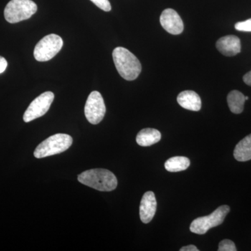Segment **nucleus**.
Returning a JSON list of instances; mask_svg holds the SVG:
<instances>
[{"mask_svg": "<svg viewBox=\"0 0 251 251\" xmlns=\"http://www.w3.org/2000/svg\"><path fill=\"white\" fill-rule=\"evenodd\" d=\"M114 63L117 72L126 80H134L141 73L142 66L140 61L123 47H117L112 52Z\"/></svg>", "mask_w": 251, "mask_h": 251, "instance_id": "1", "label": "nucleus"}, {"mask_svg": "<svg viewBox=\"0 0 251 251\" xmlns=\"http://www.w3.org/2000/svg\"><path fill=\"white\" fill-rule=\"evenodd\" d=\"M81 184L100 191H112L117 188L116 176L108 170L92 169L86 171L77 176Z\"/></svg>", "mask_w": 251, "mask_h": 251, "instance_id": "2", "label": "nucleus"}, {"mask_svg": "<svg viewBox=\"0 0 251 251\" xmlns=\"http://www.w3.org/2000/svg\"><path fill=\"white\" fill-rule=\"evenodd\" d=\"M72 144L73 138L71 135L57 133L50 136L39 144L34 151V155L37 158L53 156L67 151Z\"/></svg>", "mask_w": 251, "mask_h": 251, "instance_id": "3", "label": "nucleus"}, {"mask_svg": "<svg viewBox=\"0 0 251 251\" xmlns=\"http://www.w3.org/2000/svg\"><path fill=\"white\" fill-rule=\"evenodd\" d=\"M37 11V5L31 0H11L4 9V18L11 24L29 19Z\"/></svg>", "mask_w": 251, "mask_h": 251, "instance_id": "4", "label": "nucleus"}, {"mask_svg": "<svg viewBox=\"0 0 251 251\" xmlns=\"http://www.w3.org/2000/svg\"><path fill=\"white\" fill-rule=\"evenodd\" d=\"M229 211L230 208L228 205L220 206L210 215L202 216L195 219L191 223L190 230L193 233L205 234L212 227L222 224Z\"/></svg>", "mask_w": 251, "mask_h": 251, "instance_id": "5", "label": "nucleus"}, {"mask_svg": "<svg viewBox=\"0 0 251 251\" xmlns=\"http://www.w3.org/2000/svg\"><path fill=\"white\" fill-rule=\"evenodd\" d=\"M63 41L60 36L51 34L46 36L35 46L34 58L38 62H47L53 58L62 49Z\"/></svg>", "mask_w": 251, "mask_h": 251, "instance_id": "6", "label": "nucleus"}, {"mask_svg": "<svg viewBox=\"0 0 251 251\" xmlns=\"http://www.w3.org/2000/svg\"><path fill=\"white\" fill-rule=\"evenodd\" d=\"M106 112L103 97L100 92L94 91L89 95L85 106V115L92 125H98L103 120Z\"/></svg>", "mask_w": 251, "mask_h": 251, "instance_id": "7", "label": "nucleus"}, {"mask_svg": "<svg viewBox=\"0 0 251 251\" xmlns=\"http://www.w3.org/2000/svg\"><path fill=\"white\" fill-rule=\"evenodd\" d=\"M54 98V94L51 92H44L36 97L25 112L23 115L24 122H31L39 117L44 116L50 108Z\"/></svg>", "mask_w": 251, "mask_h": 251, "instance_id": "8", "label": "nucleus"}, {"mask_svg": "<svg viewBox=\"0 0 251 251\" xmlns=\"http://www.w3.org/2000/svg\"><path fill=\"white\" fill-rule=\"evenodd\" d=\"M160 22L163 29L173 35H178L184 30L182 20L174 9H165L160 17Z\"/></svg>", "mask_w": 251, "mask_h": 251, "instance_id": "9", "label": "nucleus"}, {"mask_svg": "<svg viewBox=\"0 0 251 251\" xmlns=\"http://www.w3.org/2000/svg\"><path fill=\"white\" fill-rule=\"evenodd\" d=\"M157 202L154 193L148 191L143 195L140 205V217L144 224H149L156 214Z\"/></svg>", "mask_w": 251, "mask_h": 251, "instance_id": "10", "label": "nucleus"}, {"mask_svg": "<svg viewBox=\"0 0 251 251\" xmlns=\"http://www.w3.org/2000/svg\"><path fill=\"white\" fill-rule=\"evenodd\" d=\"M216 49L227 57L237 55L241 52V41L237 36L227 35L221 38L216 42Z\"/></svg>", "mask_w": 251, "mask_h": 251, "instance_id": "11", "label": "nucleus"}, {"mask_svg": "<svg viewBox=\"0 0 251 251\" xmlns=\"http://www.w3.org/2000/svg\"><path fill=\"white\" fill-rule=\"evenodd\" d=\"M177 102L182 108L191 111H199L202 107L201 97L194 91L186 90L181 92L178 95Z\"/></svg>", "mask_w": 251, "mask_h": 251, "instance_id": "12", "label": "nucleus"}, {"mask_svg": "<svg viewBox=\"0 0 251 251\" xmlns=\"http://www.w3.org/2000/svg\"><path fill=\"white\" fill-rule=\"evenodd\" d=\"M161 139L160 131L154 128H144L140 130L136 137V142L140 146L149 147L154 145Z\"/></svg>", "mask_w": 251, "mask_h": 251, "instance_id": "13", "label": "nucleus"}, {"mask_svg": "<svg viewBox=\"0 0 251 251\" xmlns=\"http://www.w3.org/2000/svg\"><path fill=\"white\" fill-rule=\"evenodd\" d=\"M234 156L238 161L244 162L251 160V134L247 135L236 145Z\"/></svg>", "mask_w": 251, "mask_h": 251, "instance_id": "14", "label": "nucleus"}, {"mask_svg": "<svg viewBox=\"0 0 251 251\" xmlns=\"http://www.w3.org/2000/svg\"><path fill=\"white\" fill-rule=\"evenodd\" d=\"M245 96L237 90H233L229 92L227 95V104L229 110L234 114L242 113L244 110L245 103Z\"/></svg>", "mask_w": 251, "mask_h": 251, "instance_id": "15", "label": "nucleus"}, {"mask_svg": "<svg viewBox=\"0 0 251 251\" xmlns=\"http://www.w3.org/2000/svg\"><path fill=\"white\" fill-rule=\"evenodd\" d=\"M190 160L187 157L174 156L167 160L165 163V168L168 172L176 173L187 169L190 166Z\"/></svg>", "mask_w": 251, "mask_h": 251, "instance_id": "16", "label": "nucleus"}, {"mask_svg": "<svg viewBox=\"0 0 251 251\" xmlns=\"http://www.w3.org/2000/svg\"><path fill=\"white\" fill-rule=\"evenodd\" d=\"M219 251H237L235 244L229 239H224L220 242L219 246Z\"/></svg>", "mask_w": 251, "mask_h": 251, "instance_id": "17", "label": "nucleus"}, {"mask_svg": "<svg viewBox=\"0 0 251 251\" xmlns=\"http://www.w3.org/2000/svg\"><path fill=\"white\" fill-rule=\"evenodd\" d=\"M94 3L96 6H98L100 9L104 11L108 12L111 10V4H110L109 0H90Z\"/></svg>", "mask_w": 251, "mask_h": 251, "instance_id": "18", "label": "nucleus"}, {"mask_svg": "<svg viewBox=\"0 0 251 251\" xmlns=\"http://www.w3.org/2000/svg\"><path fill=\"white\" fill-rule=\"evenodd\" d=\"M234 27L238 31H251V18L243 22L236 23Z\"/></svg>", "mask_w": 251, "mask_h": 251, "instance_id": "19", "label": "nucleus"}, {"mask_svg": "<svg viewBox=\"0 0 251 251\" xmlns=\"http://www.w3.org/2000/svg\"><path fill=\"white\" fill-rule=\"evenodd\" d=\"M7 66V61L6 60V59H5L4 57H1V56H0V74H2L3 72H5Z\"/></svg>", "mask_w": 251, "mask_h": 251, "instance_id": "20", "label": "nucleus"}, {"mask_svg": "<svg viewBox=\"0 0 251 251\" xmlns=\"http://www.w3.org/2000/svg\"><path fill=\"white\" fill-rule=\"evenodd\" d=\"M244 82L247 84V85L251 86V71L250 72L247 73L243 77Z\"/></svg>", "mask_w": 251, "mask_h": 251, "instance_id": "21", "label": "nucleus"}, {"mask_svg": "<svg viewBox=\"0 0 251 251\" xmlns=\"http://www.w3.org/2000/svg\"><path fill=\"white\" fill-rule=\"evenodd\" d=\"M198 249L196 246L194 245H188L186 247H184L180 249V251H198Z\"/></svg>", "mask_w": 251, "mask_h": 251, "instance_id": "22", "label": "nucleus"}, {"mask_svg": "<svg viewBox=\"0 0 251 251\" xmlns=\"http://www.w3.org/2000/svg\"><path fill=\"white\" fill-rule=\"evenodd\" d=\"M245 98H246V100H249V97H246Z\"/></svg>", "mask_w": 251, "mask_h": 251, "instance_id": "23", "label": "nucleus"}]
</instances>
